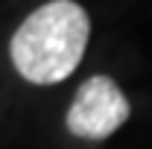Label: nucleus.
I'll return each mask as SVG.
<instances>
[{
	"label": "nucleus",
	"instance_id": "obj_1",
	"mask_svg": "<svg viewBox=\"0 0 152 149\" xmlns=\"http://www.w3.org/2000/svg\"><path fill=\"white\" fill-rule=\"evenodd\" d=\"M91 18L76 0H47L29 12L9 41L12 64L32 85H56L79 67Z\"/></svg>",
	"mask_w": 152,
	"mask_h": 149
},
{
	"label": "nucleus",
	"instance_id": "obj_2",
	"mask_svg": "<svg viewBox=\"0 0 152 149\" xmlns=\"http://www.w3.org/2000/svg\"><path fill=\"white\" fill-rule=\"evenodd\" d=\"M129 99L111 76H88L67 108V129L82 140H105L129 120Z\"/></svg>",
	"mask_w": 152,
	"mask_h": 149
}]
</instances>
